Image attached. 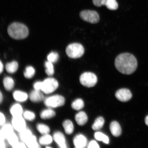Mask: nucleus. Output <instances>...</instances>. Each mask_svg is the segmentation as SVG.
<instances>
[{
    "label": "nucleus",
    "mask_w": 148,
    "mask_h": 148,
    "mask_svg": "<svg viewBox=\"0 0 148 148\" xmlns=\"http://www.w3.org/2000/svg\"><path fill=\"white\" fill-rule=\"evenodd\" d=\"M115 67L120 73L129 75L136 71L138 66V62L134 55L125 53L118 55L114 62Z\"/></svg>",
    "instance_id": "obj_1"
},
{
    "label": "nucleus",
    "mask_w": 148,
    "mask_h": 148,
    "mask_svg": "<svg viewBox=\"0 0 148 148\" xmlns=\"http://www.w3.org/2000/svg\"><path fill=\"white\" fill-rule=\"evenodd\" d=\"M8 33L11 38L16 40H21L26 38L29 35L27 27L23 24L14 23L9 26Z\"/></svg>",
    "instance_id": "obj_2"
},
{
    "label": "nucleus",
    "mask_w": 148,
    "mask_h": 148,
    "mask_svg": "<svg viewBox=\"0 0 148 148\" xmlns=\"http://www.w3.org/2000/svg\"><path fill=\"white\" fill-rule=\"evenodd\" d=\"M44 102L48 108H57L64 106L65 103V99L63 96L56 94L46 98Z\"/></svg>",
    "instance_id": "obj_3"
},
{
    "label": "nucleus",
    "mask_w": 148,
    "mask_h": 148,
    "mask_svg": "<svg viewBox=\"0 0 148 148\" xmlns=\"http://www.w3.org/2000/svg\"><path fill=\"white\" fill-rule=\"evenodd\" d=\"M84 52V48L80 44L74 43L70 44L66 49V53L70 58L76 59L82 57Z\"/></svg>",
    "instance_id": "obj_4"
},
{
    "label": "nucleus",
    "mask_w": 148,
    "mask_h": 148,
    "mask_svg": "<svg viewBox=\"0 0 148 148\" xmlns=\"http://www.w3.org/2000/svg\"><path fill=\"white\" fill-rule=\"evenodd\" d=\"M59 84L56 79L49 77L42 81L41 90L43 93L49 94L53 93L59 87Z\"/></svg>",
    "instance_id": "obj_5"
},
{
    "label": "nucleus",
    "mask_w": 148,
    "mask_h": 148,
    "mask_svg": "<svg viewBox=\"0 0 148 148\" xmlns=\"http://www.w3.org/2000/svg\"><path fill=\"white\" fill-rule=\"evenodd\" d=\"M81 84L86 87H92L95 86L97 82V78L95 74L90 72L83 73L79 77Z\"/></svg>",
    "instance_id": "obj_6"
},
{
    "label": "nucleus",
    "mask_w": 148,
    "mask_h": 148,
    "mask_svg": "<svg viewBox=\"0 0 148 148\" xmlns=\"http://www.w3.org/2000/svg\"><path fill=\"white\" fill-rule=\"evenodd\" d=\"M79 16L84 21L91 23H97L99 22V14L95 11H83L80 12Z\"/></svg>",
    "instance_id": "obj_7"
},
{
    "label": "nucleus",
    "mask_w": 148,
    "mask_h": 148,
    "mask_svg": "<svg viewBox=\"0 0 148 148\" xmlns=\"http://www.w3.org/2000/svg\"><path fill=\"white\" fill-rule=\"evenodd\" d=\"M11 124L14 130L18 132L27 127L25 120L23 116L12 117Z\"/></svg>",
    "instance_id": "obj_8"
},
{
    "label": "nucleus",
    "mask_w": 148,
    "mask_h": 148,
    "mask_svg": "<svg viewBox=\"0 0 148 148\" xmlns=\"http://www.w3.org/2000/svg\"><path fill=\"white\" fill-rule=\"evenodd\" d=\"M115 96L118 100L122 102H126L129 101L132 97V94L127 89L122 88L116 92Z\"/></svg>",
    "instance_id": "obj_9"
},
{
    "label": "nucleus",
    "mask_w": 148,
    "mask_h": 148,
    "mask_svg": "<svg viewBox=\"0 0 148 148\" xmlns=\"http://www.w3.org/2000/svg\"><path fill=\"white\" fill-rule=\"evenodd\" d=\"M53 140H54L59 147H67L66 138L62 132L59 131L55 132L53 135Z\"/></svg>",
    "instance_id": "obj_10"
},
{
    "label": "nucleus",
    "mask_w": 148,
    "mask_h": 148,
    "mask_svg": "<svg viewBox=\"0 0 148 148\" xmlns=\"http://www.w3.org/2000/svg\"><path fill=\"white\" fill-rule=\"evenodd\" d=\"M29 98L33 103H39L44 101V98L43 92L41 90H34L29 94Z\"/></svg>",
    "instance_id": "obj_11"
},
{
    "label": "nucleus",
    "mask_w": 148,
    "mask_h": 148,
    "mask_svg": "<svg viewBox=\"0 0 148 148\" xmlns=\"http://www.w3.org/2000/svg\"><path fill=\"white\" fill-rule=\"evenodd\" d=\"M0 129V137L7 139V138L14 132V128L12 124L5 123L1 126Z\"/></svg>",
    "instance_id": "obj_12"
},
{
    "label": "nucleus",
    "mask_w": 148,
    "mask_h": 148,
    "mask_svg": "<svg viewBox=\"0 0 148 148\" xmlns=\"http://www.w3.org/2000/svg\"><path fill=\"white\" fill-rule=\"evenodd\" d=\"M73 143L75 147L83 148L86 147L87 144V140L86 137L81 134L76 135L73 139Z\"/></svg>",
    "instance_id": "obj_13"
},
{
    "label": "nucleus",
    "mask_w": 148,
    "mask_h": 148,
    "mask_svg": "<svg viewBox=\"0 0 148 148\" xmlns=\"http://www.w3.org/2000/svg\"><path fill=\"white\" fill-rule=\"evenodd\" d=\"M12 96L15 100L18 102H24L29 98L27 92L20 90H16L14 92Z\"/></svg>",
    "instance_id": "obj_14"
},
{
    "label": "nucleus",
    "mask_w": 148,
    "mask_h": 148,
    "mask_svg": "<svg viewBox=\"0 0 148 148\" xmlns=\"http://www.w3.org/2000/svg\"><path fill=\"white\" fill-rule=\"evenodd\" d=\"M23 112V107L18 103L12 105L10 109V113L12 117L22 116Z\"/></svg>",
    "instance_id": "obj_15"
},
{
    "label": "nucleus",
    "mask_w": 148,
    "mask_h": 148,
    "mask_svg": "<svg viewBox=\"0 0 148 148\" xmlns=\"http://www.w3.org/2000/svg\"><path fill=\"white\" fill-rule=\"evenodd\" d=\"M110 129L113 136L118 137L121 134L122 130L119 124L117 122L114 121L111 123Z\"/></svg>",
    "instance_id": "obj_16"
},
{
    "label": "nucleus",
    "mask_w": 148,
    "mask_h": 148,
    "mask_svg": "<svg viewBox=\"0 0 148 148\" xmlns=\"http://www.w3.org/2000/svg\"><path fill=\"white\" fill-rule=\"evenodd\" d=\"M56 112L52 108H48L42 110L40 114V118L42 119L46 120L51 119L56 116Z\"/></svg>",
    "instance_id": "obj_17"
},
{
    "label": "nucleus",
    "mask_w": 148,
    "mask_h": 148,
    "mask_svg": "<svg viewBox=\"0 0 148 148\" xmlns=\"http://www.w3.org/2000/svg\"><path fill=\"white\" fill-rule=\"evenodd\" d=\"M75 119L77 124L82 126L87 123L88 118L86 113L84 112H80L76 114Z\"/></svg>",
    "instance_id": "obj_18"
},
{
    "label": "nucleus",
    "mask_w": 148,
    "mask_h": 148,
    "mask_svg": "<svg viewBox=\"0 0 148 148\" xmlns=\"http://www.w3.org/2000/svg\"><path fill=\"white\" fill-rule=\"evenodd\" d=\"M53 136L49 134L42 135L39 139L38 142L40 145L42 146H49L52 143L53 141Z\"/></svg>",
    "instance_id": "obj_19"
},
{
    "label": "nucleus",
    "mask_w": 148,
    "mask_h": 148,
    "mask_svg": "<svg viewBox=\"0 0 148 148\" xmlns=\"http://www.w3.org/2000/svg\"><path fill=\"white\" fill-rule=\"evenodd\" d=\"M3 84L5 90L8 91L12 90L14 86V79L10 77H6L3 79Z\"/></svg>",
    "instance_id": "obj_20"
},
{
    "label": "nucleus",
    "mask_w": 148,
    "mask_h": 148,
    "mask_svg": "<svg viewBox=\"0 0 148 148\" xmlns=\"http://www.w3.org/2000/svg\"><path fill=\"white\" fill-rule=\"evenodd\" d=\"M18 133V136L20 140L24 143H25L33 135L30 130L27 127Z\"/></svg>",
    "instance_id": "obj_21"
},
{
    "label": "nucleus",
    "mask_w": 148,
    "mask_h": 148,
    "mask_svg": "<svg viewBox=\"0 0 148 148\" xmlns=\"http://www.w3.org/2000/svg\"><path fill=\"white\" fill-rule=\"evenodd\" d=\"M62 125L66 134L68 135L73 134L74 127L73 123L71 120L69 119L64 120Z\"/></svg>",
    "instance_id": "obj_22"
},
{
    "label": "nucleus",
    "mask_w": 148,
    "mask_h": 148,
    "mask_svg": "<svg viewBox=\"0 0 148 148\" xmlns=\"http://www.w3.org/2000/svg\"><path fill=\"white\" fill-rule=\"evenodd\" d=\"M27 147L29 148H39L40 147L39 143L36 136L33 135L32 136L25 142Z\"/></svg>",
    "instance_id": "obj_23"
},
{
    "label": "nucleus",
    "mask_w": 148,
    "mask_h": 148,
    "mask_svg": "<svg viewBox=\"0 0 148 148\" xmlns=\"http://www.w3.org/2000/svg\"><path fill=\"white\" fill-rule=\"evenodd\" d=\"M18 68V64L17 62L13 61L8 63L5 66V69L7 73H14L17 71Z\"/></svg>",
    "instance_id": "obj_24"
},
{
    "label": "nucleus",
    "mask_w": 148,
    "mask_h": 148,
    "mask_svg": "<svg viewBox=\"0 0 148 148\" xmlns=\"http://www.w3.org/2000/svg\"><path fill=\"white\" fill-rule=\"evenodd\" d=\"M36 128L38 132L42 135L49 134L51 131L49 127L45 124L38 123L36 125Z\"/></svg>",
    "instance_id": "obj_25"
},
{
    "label": "nucleus",
    "mask_w": 148,
    "mask_h": 148,
    "mask_svg": "<svg viewBox=\"0 0 148 148\" xmlns=\"http://www.w3.org/2000/svg\"><path fill=\"white\" fill-rule=\"evenodd\" d=\"M104 123V119L101 116H100L95 120L92 126V128L94 130H99L103 127Z\"/></svg>",
    "instance_id": "obj_26"
},
{
    "label": "nucleus",
    "mask_w": 148,
    "mask_h": 148,
    "mask_svg": "<svg viewBox=\"0 0 148 148\" xmlns=\"http://www.w3.org/2000/svg\"><path fill=\"white\" fill-rule=\"evenodd\" d=\"M71 106L72 108L74 110H80L84 106V102L81 99H77L72 103Z\"/></svg>",
    "instance_id": "obj_27"
},
{
    "label": "nucleus",
    "mask_w": 148,
    "mask_h": 148,
    "mask_svg": "<svg viewBox=\"0 0 148 148\" xmlns=\"http://www.w3.org/2000/svg\"><path fill=\"white\" fill-rule=\"evenodd\" d=\"M35 73L36 71L34 68L31 66H27L24 72V75L25 78L30 79L34 77Z\"/></svg>",
    "instance_id": "obj_28"
},
{
    "label": "nucleus",
    "mask_w": 148,
    "mask_h": 148,
    "mask_svg": "<svg viewBox=\"0 0 148 148\" xmlns=\"http://www.w3.org/2000/svg\"><path fill=\"white\" fill-rule=\"evenodd\" d=\"M7 140L12 147H14L19 142L18 137L14 132L10 134L7 138Z\"/></svg>",
    "instance_id": "obj_29"
},
{
    "label": "nucleus",
    "mask_w": 148,
    "mask_h": 148,
    "mask_svg": "<svg viewBox=\"0 0 148 148\" xmlns=\"http://www.w3.org/2000/svg\"><path fill=\"white\" fill-rule=\"evenodd\" d=\"M46 68L45 73L49 76H51L54 73V67L53 63L47 61L45 63Z\"/></svg>",
    "instance_id": "obj_30"
},
{
    "label": "nucleus",
    "mask_w": 148,
    "mask_h": 148,
    "mask_svg": "<svg viewBox=\"0 0 148 148\" xmlns=\"http://www.w3.org/2000/svg\"><path fill=\"white\" fill-rule=\"evenodd\" d=\"M96 139L99 141H102L104 143L108 144L109 142V139L108 136L100 132H96L94 135Z\"/></svg>",
    "instance_id": "obj_31"
},
{
    "label": "nucleus",
    "mask_w": 148,
    "mask_h": 148,
    "mask_svg": "<svg viewBox=\"0 0 148 148\" xmlns=\"http://www.w3.org/2000/svg\"><path fill=\"white\" fill-rule=\"evenodd\" d=\"M23 116L25 120L33 121L36 119V116L34 113L30 110H26L23 112Z\"/></svg>",
    "instance_id": "obj_32"
},
{
    "label": "nucleus",
    "mask_w": 148,
    "mask_h": 148,
    "mask_svg": "<svg viewBox=\"0 0 148 148\" xmlns=\"http://www.w3.org/2000/svg\"><path fill=\"white\" fill-rule=\"evenodd\" d=\"M107 8L110 10H116L118 7L116 0H108L106 5Z\"/></svg>",
    "instance_id": "obj_33"
},
{
    "label": "nucleus",
    "mask_w": 148,
    "mask_h": 148,
    "mask_svg": "<svg viewBox=\"0 0 148 148\" xmlns=\"http://www.w3.org/2000/svg\"><path fill=\"white\" fill-rule=\"evenodd\" d=\"M59 58L58 53L56 52H51L47 56V59L48 61L52 63L56 62Z\"/></svg>",
    "instance_id": "obj_34"
},
{
    "label": "nucleus",
    "mask_w": 148,
    "mask_h": 148,
    "mask_svg": "<svg viewBox=\"0 0 148 148\" xmlns=\"http://www.w3.org/2000/svg\"><path fill=\"white\" fill-rule=\"evenodd\" d=\"M108 0H92V3L95 6L99 7L102 5H106Z\"/></svg>",
    "instance_id": "obj_35"
},
{
    "label": "nucleus",
    "mask_w": 148,
    "mask_h": 148,
    "mask_svg": "<svg viewBox=\"0 0 148 148\" xmlns=\"http://www.w3.org/2000/svg\"><path fill=\"white\" fill-rule=\"evenodd\" d=\"M42 86V81H36L33 85L34 90H41Z\"/></svg>",
    "instance_id": "obj_36"
},
{
    "label": "nucleus",
    "mask_w": 148,
    "mask_h": 148,
    "mask_svg": "<svg viewBox=\"0 0 148 148\" xmlns=\"http://www.w3.org/2000/svg\"><path fill=\"white\" fill-rule=\"evenodd\" d=\"M88 147V148H99V144L95 140H92L89 143Z\"/></svg>",
    "instance_id": "obj_37"
},
{
    "label": "nucleus",
    "mask_w": 148,
    "mask_h": 148,
    "mask_svg": "<svg viewBox=\"0 0 148 148\" xmlns=\"http://www.w3.org/2000/svg\"><path fill=\"white\" fill-rule=\"evenodd\" d=\"M6 121L5 116L3 113L0 112V125L1 127L5 125Z\"/></svg>",
    "instance_id": "obj_38"
},
{
    "label": "nucleus",
    "mask_w": 148,
    "mask_h": 148,
    "mask_svg": "<svg viewBox=\"0 0 148 148\" xmlns=\"http://www.w3.org/2000/svg\"><path fill=\"white\" fill-rule=\"evenodd\" d=\"M13 148H27L26 145L25 143L22 142H18V143L15 145Z\"/></svg>",
    "instance_id": "obj_39"
},
{
    "label": "nucleus",
    "mask_w": 148,
    "mask_h": 148,
    "mask_svg": "<svg viewBox=\"0 0 148 148\" xmlns=\"http://www.w3.org/2000/svg\"><path fill=\"white\" fill-rule=\"evenodd\" d=\"M5 138L0 137V147L1 148L5 147Z\"/></svg>",
    "instance_id": "obj_40"
},
{
    "label": "nucleus",
    "mask_w": 148,
    "mask_h": 148,
    "mask_svg": "<svg viewBox=\"0 0 148 148\" xmlns=\"http://www.w3.org/2000/svg\"><path fill=\"white\" fill-rule=\"evenodd\" d=\"M0 73H1L3 71V65L1 61V63H0Z\"/></svg>",
    "instance_id": "obj_41"
},
{
    "label": "nucleus",
    "mask_w": 148,
    "mask_h": 148,
    "mask_svg": "<svg viewBox=\"0 0 148 148\" xmlns=\"http://www.w3.org/2000/svg\"><path fill=\"white\" fill-rule=\"evenodd\" d=\"M3 101V95L1 91L0 92V103H1Z\"/></svg>",
    "instance_id": "obj_42"
},
{
    "label": "nucleus",
    "mask_w": 148,
    "mask_h": 148,
    "mask_svg": "<svg viewBox=\"0 0 148 148\" xmlns=\"http://www.w3.org/2000/svg\"><path fill=\"white\" fill-rule=\"evenodd\" d=\"M145 124L148 126V115L146 116L145 119Z\"/></svg>",
    "instance_id": "obj_43"
}]
</instances>
